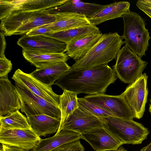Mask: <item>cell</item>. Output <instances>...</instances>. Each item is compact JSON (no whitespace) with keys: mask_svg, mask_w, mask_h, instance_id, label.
<instances>
[{"mask_svg":"<svg viewBox=\"0 0 151 151\" xmlns=\"http://www.w3.org/2000/svg\"><path fill=\"white\" fill-rule=\"evenodd\" d=\"M41 139L32 129H0L2 144L29 151L36 147Z\"/></svg>","mask_w":151,"mask_h":151,"instance_id":"11","label":"cell"},{"mask_svg":"<svg viewBox=\"0 0 151 151\" xmlns=\"http://www.w3.org/2000/svg\"><path fill=\"white\" fill-rule=\"evenodd\" d=\"M71 68L66 62H60L43 68H37L30 73L43 83L51 86Z\"/></svg>","mask_w":151,"mask_h":151,"instance_id":"23","label":"cell"},{"mask_svg":"<svg viewBox=\"0 0 151 151\" xmlns=\"http://www.w3.org/2000/svg\"><path fill=\"white\" fill-rule=\"evenodd\" d=\"M12 64L11 60L7 59L5 55L0 56V77L7 76L12 69Z\"/></svg>","mask_w":151,"mask_h":151,"instance_id":"30","label":"cell"},{"mask_svg":"<svg viewBox=\"0 0 151 151\" xmlns=\"http://www.w3.org/2000/svg\"><path fill=\"white\" fill-rule=\"evenodd\" d=\"M50 151H84L79 139L62 145Z\"/></svg>","mask_w":151,"mask_h":151,"instance_id":"29","label":"cell"},{"mask_svg":"<svg viewBox=\"0 0 151 151\" xmlns=\"http://www.w3.org/2000/svg\"><path fill=\"white\" fill-rule=\"evenodd\" d=\"M65 1V0H10V13L14 11L35 12L45 10L60 6L63 4Z\"/></svg>","mask_w":151,"mask_h":151,"instance_id":"20","label":"cell"},{"mask_svg":"<svg viewBox=\"0 0 151 151\" xmlns=\"http://www.w3.org/2000/svg\"><path fill=\"white\" fill-rule=\"evenodd\" d=\"M125 45L139 56L145 55L151 39L144 19L138 14L129 11L122 15Z\"/></svg>","mask_w":151,"mask_h":151,"instance_id":"3","label":"cell"},{"mask_svg":"<svg viewBox=\"0 0 151 151\" xmlns=\"http://www.w3.org/2000/svg\"><path fill=\"white\" fill-rule=\"evenodd\" d=\"M58 19L57 15L51 14L46 10L39 11L27 23L19 28L12 35L25 34L33 29L55 22Z\"/></svg>","mask_w":151,"mask_h":151,"instance_id":"25","label":"cell"},{"mask_svg":"<svg viewBox=\"0 0 151 151\" xmlns=\"http://www.w3.org/2000/svg\"><path fill=\"white\" fill-rule=\"evenodd\" d=\"M21 109L19 96L7 76L0 78V117Z\"/></svg>","mask_w":151,"mask_h":151,"instance_id":"14","label":"cell"},{"mask_svg":"<svg viewBox=\"0 0 151 151\" xmlns=\"http://www.w3.org/2000/svg\"><path fill=\"white\" fill-rule=\"evenodd\" d=\"M84 98L111 114L114 117L133 120L135 115L124 97L121 95L104 93L88 95Z\"/></svg>","mask_w":151,"mask_h":151,"instance_id":"8","label":"cell"},{"mask_svg":"<svg viewBox=\"0 0 151 151\" xmlns=\"http://www.w3.org/2000/svg\"><path fill=\"white\" fill-rule=\"evenodd\" d=\"M116 79L114 70L107 64L81 69L71 67L54 84L63 91L91 95L104 93Z\"/></svg>","mask_w":151,"mask_h":151,"instance_id":"1","label":"cell"},{"mask_svg":"<svg viewBox=\"0 0 151 151\" xmlns=\"http://www.w3.org/2000/svg\"><path fill=\"white\" fill-rule=\"evenodd\" d=\"M123 39L122 36L116 32L103 34L97 44L71 67L81 69L107 65L114 59H116L121 46L125 43Z\"/></svg>","mask_w":151,"mask_h":151,"instance_id":"2","label":"cell"},{"mask_svg":"<svg viewBox=\"0 0 151 151\" xmlns=\"http://www.w3.org/2000/svg\"><path fill=\"white\" fill-rule=\"evenodd\" d=\"M77 95L75 93L65 90L60 95V124L59 130L56 134L59 132L64 122L68 117L79 107Z\"/></svg>","mask_w":151,"mask_h":151,"instance_id":"26","label":"cell"},{"mask_svg":"<svg viewBox=\"0 0 151 151\" xmlns=\"http://www.w3.org/2000/svg\"><path fill=\"white\" fill-rule=\"evenodd\" d=\"M4 151H26L24 150L15 147L10 146L2 144Z\"/></svg>","mask_w":151,"mask_h":151,"instance_id":"34","label":"cell"},{"mask_svg":"<svg viewBox=\"0 0 151 151\" xmlns=\"http://www.w3.org/2000/svg\"><path fill=\"white\" fill-rule=\"evenodd\" d=\"M99 119L103 127L124 144H141L150 133L148 128L133 120L114 116Z\"/></svg>","mask_w":151,"mask_h":151,"instance_id":"4","label":"cell"},{"mask_svg":"<svg viewBox=\"0 0 151 151\" xmlns=\"http://www.w3.org/2000/svg\"><path fill=\"white\" fill-rule=\"evenodd\" d=\"M148 76L142 74L127 86L121 95L122 96L138 119L143 116L147 101Z\"/></svg>","mask_w":151,"mask_h":151,"instance_id":"7","label":"cell"},{"mask_svg":"<svg viewBox=\"0 0 151 151\" xmlns=\"http://www.w3.org/2000/svg\"><path fill=\"white\" fill-rule=\"evenodd\" d=\"M0 129H32L27 118L17 111L5 117H0Z\"/></svg>","mask_w":151,"mask_h":151,"instance_id":"27","label":"cell"},{"mask_svg":"<svg viewBox=\"0 0 151 151\" xmlns=\"http://www.w3.org/2000/svg\"><path fill=\"white\" fill-rule=\"evenodd\" d=\"M101 33L79 37L67 44L66 54L76 62L83 58L97 44L102 36Z\"/></svg>","mask_w":151,"mask_h":151,"instance_id":"16","label":"cell"},{"mask_svg":"<svg viewBox=\"0 0 151 151\" xmlns=\"http://www.w3.org/2000/svg\"><path fill=\"white\" fill-rule=\"evenodd\" d=\"M149 111L150 113L151 114V98L150 99V104L149 105Z\"/></svg>","mask_w":151,"mask_h":151,"instance_id":"37","label":"cell"},{"mask_svg":"<svg viewBox=\"0 0 151 151\" xmlns=\"http://www.w3.org/2000/svg\"><path fill=\"white\" fill-rule=\"evenodd\" d=\"M100 32L98 27L91 24L89 25L54 32L44 35L57 40L67 44L73 40L80 36Z\"/></svg>","mask_w":151,"mask_h":151,"instance_id":"24","label":"cell"},{"mask_svg":"<svg viewBox=\"0 0 151 151\" xmlns=\"http://www.w3.org/2000/svg\"><path fill=\"white\" fill-rule=\"evenodd\" d=\"M22 50L39 53H63L66 51L67 44L44 35L28 36L24 35L17 42Z\"/></svg>","mask_w":151,"mask_h":151,"instance_id":"10","label":"cell"},{"mask_svg":"<svg viewBox=\"0 0 151 151\" xmlns=\"http://www.w3.org/2000/svg\"><path fill=\"white\" fill-rule=\"evenodd\" d=\"M105 6V5L85 2L80 0H65L62 4L46 10L53 15L65 12L74 13L85 15L90 19Z\"/></svg>","mask_w":151,"mask_h":151,"instance_id":"15","label":"cell"},{"mask_svg":"<svg viewBox=\"0 0 151 151\" xmlns=\"http://www.w3.org/2000/svg\"><path fill=\"white\" fill-rule=\"evenodd\" d=\"M12 78L15 83L27 88L35 94L60 108V95L53 91L51 86L43 83L31 73H25L19 69L16 70Z\"/></svg>","mask_w":151,"mask_h":151,"instance_id":"9","label":"cell"},{"mask_svg":"<svg viewBox=\"0 0 151 151\" xmlns=\"http://www.w3.org/2000/svg\"><path fill=\"white\" fill-rule=\"evenodd\" d=\"M95 151L117 150L124 144L103 127L92 129L81 134Z\"/></svg>","mask_w":151,"mask_h":151,"instance_id":"13","label":"cell"},{"mask_svg":"<svg viewBox=\"0 0 151 151\" xmlns=\"http://www.w3.org/2000/svg\"><path fill=\"white\" fill-rule=\"evenodd\" d=\"M109 151H127L124 147L122 146H120L117 150H112Z\"/></svg>","mask_w":151,"mask_h":151,"instance_id":"36","label":"cell"},{"mask_svg":"<svg viewBox=\"0 0 151 151\" xmlns=\"http://www.w3.org/2000/svg\"><path fill=\"white\" fill-rule=\"evenodd\" d=\"M102 127L99 118L79 107L65 120L59 132L61 130H69L81 134Z\"/></svg>","mask_w":151,"mask_h":151,"instance_id":"12","label":"cell"},{"mask_svg":"<svg viewBox=\"0 0 151 151\" xmlns=\"http://www.w3.org/2000/svg\"><path fill=\"white\" fill-rule=\"evenodd\" d=\"M0 151H4L2 146L1 147V149H0Z\"/></svg>","mask_w":151,"mask_h":151,"instance_id":"38","label":"cell"},{"mask_svg":"<svg viewBox=\"0 0 151 151\" xmlns=\"http://www.w3.org/2000/svg\"><path fill=\"white\" fill-rule=\"evenodd\" d=\"M136 6L151 19V3L146 0H139L137 1Z\"/></svg>","mask_w":151,"mask_h":151,"instance_id":"32","label":"cell"},{"mask_svg":"<svg viewBox=\"0 0 151 151\" xmlns=\"http://www.w3.org/2000/svg\"><path fill=\"white\" fill-rule=\"evenodd\" d=\"M5 36L4 33L1 31L0 33V56L5 55L4 52L6 45Z\"/></svg>","mask_w":151,"mask_h":151,"instance_id":"33","label":"cell"},{"mask_svg":"<svg viewBox=\"0 0 151 151\" xmlns=\"http://www.w3.org/2000/svg\"><path fill=\"white\" fill-rule=\"evenodd\" d=\"M56 15H58V19L55 22L42 25L50 28L52 30V32L91 24L88 19L83 14L65 12Z\"/></svg>","mask_w":151,"mask_h":151,"instance_id":"18","label":"cell"},{"mask_svg":"<svg viewBox=\"0 0 151 151\" xmlns=\"http://www.w3.org/2000/svg\"><path fill=\"white\" fill-rule=\"evenodd\" d=\"M52 32L50 28L41 26L31 30L25 34L28 36H37L49 34Z\"/></svg>","mask_w":151,"mask_h":151,"instance_id":"31","label":"cell"},{"mask_svg":"<svg viewBox=\"0 0 151 151\" xmlns=\"http://www.w3.org/2000/svg\"><path fill=\"white\" fill-rule=\"evenodd\" d=\"M130 4L127 1L115 2L105 6L91 18V23L96 26L106 21L122 17L130 11Z\"/></svg>","mask_w":151,"mask_h":151,"instance_id":"17","label":"cell"},{"mask_svg":"<svg viewBox=\"0 0 151 151\" xmlns=\"http://www.w3.org/2000/svg\"><path fill=\"white\" fill-rule=\"evenodd\" d=\"M125 45L119 51L113 70L124 83L131 84L142 74L147 63Z\"/></svg>","mask_w":151,"mask_h":151,"instance_id":"5","label":"cell"},{"mask_svg":"<svg viewBox=\"0 0 151 151\" xmlns=\"http://www.w3.org/2000/svg\"><path fill=\"white\" fill-rule=\"evenodd\" d=\"M24 58L37 68L47 67L60 62H66L69 57L65 53H39L22 50Z\"/></svg>","mask_w":151,"mask_h":151,"instance_id":"22","label":"cell"},{"mask_svg":"<svg viewBox=\"0 0 151 151\" xmlns=\"http://www.w3.org/2000/svg\"><path fill=\"white\" fill-rule=\"evenodd\" d=\"M78 100L79 104V107L89 113L99 118L114 116L110 112L88 101L84 98H78Z\"/></svg>","mask_w":151,"mask_h":151,"instance_id":"28","label":"cell"},{"mask_svg":"<svg viewBox=\"0 0 151 151\" xmlns=\"http://www.w3.org/2000/svg\"><path fill=\"white\" fill-rule=\"evenodd\" d=\"M140 151H151V142L146 146L142 148Z\"/></svg>","mask_w":151,"mask_h":151,"instance_id":"35","label":"cell"},{"mask_svg":"<svg viewBox=\"0 0 151 151\" xmlns=\"http://www.w3.org/2000/svg\"><path fill=\"white\" fill-rule=\"evenodd\" d=\"M80 139L79 133L61 130L52 137L41 139L37 146L29 151H50L65 144Z\"/></svg>","mask_w":151,"mask_h":151,"instance_id":"21","label":"cell"},{"mask_svg":"<svg viewBox=\"0 0 151 151\" xmlns=\"http://www.w3.org/2000/svg\"><path fill=\"white\" fill-rule=\"evenodd\" d=\"M15 84L19 97L21 111L27 117L45 114L61 120V111L58 107L35 94L27 88Z\"/></svg>","mask_w":151,"mask_h":151,"instance_id":"6","label":"cell"},{"mask_svg":"<svg viewBox=\"0 0 151 151\" xmlns=\"http://www.w3.org/2000/svg\"><path fill=\"white\" fill-rule=\"evenodd\" d=\"M32 129L39 136L57 133L60 120L45 114L31 115L27 117Z\"/></svg>","mask_w":151,"mask_h":151,"instance_id":"19","label":"cell"}]
</instances>
